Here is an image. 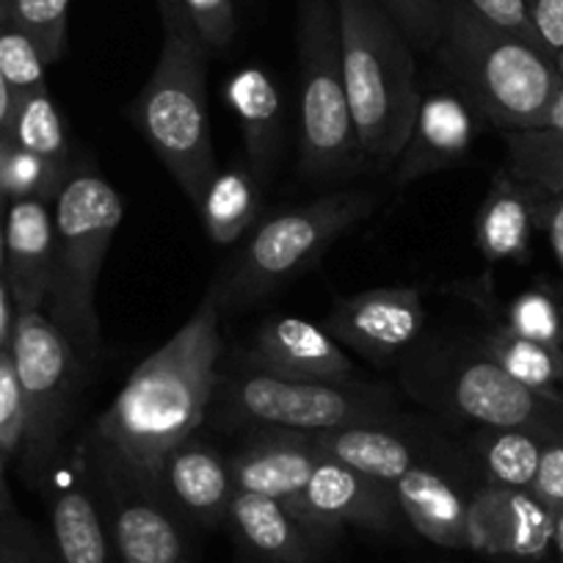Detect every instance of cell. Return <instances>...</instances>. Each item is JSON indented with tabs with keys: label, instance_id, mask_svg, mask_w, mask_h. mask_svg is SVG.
Returning <instances> with one entry per match:
<instances>
[{
	"label": "cell",
	"instance_id": "277c9868",
	"mask_svg": "<svg viewBox=\"0 0 563 563\" xmlns=\"http://www.w3.org/2000/svg\"><path fill=\"white\" fill-rule=\"evenodd\" d=\"M205 73L208 51L188 34H166L158 64L133 102L141 135L194 208L216 172Z\"/></svg>",
	"mask_w": 563,
	"mask_h": 563
},
{
	"label": "cell",
	"instance_id": "b9f144b4",
	"mask_svg": "<svg viewBox=\"0 0 563 563\" xmlns=\"http://www.w3.org/2000/svg\"><path fill=\"white\" fill-rule=\"evenodd\" d=\"M536 224L544 230L552 254L563 271V199L561 197H536Z\"/></svg>",
	"mask_w": 563,
	"mask_h": 563
},
{
	"label": "cell",
	"instance_id": "bcb514c9",
	"mask_svg": "<svg viewBox=\"0 0 563 563\" xmlns=\"http://www.w3.org/2000/svg\"><path fill=\"white\" fill-rule=\"evenodd\" d=\"M12 113H14V95L7 86V80L0 78V141L9 135V128H12Z\"/></svg>",
	"mask_w": 563,
	"mask_h": 563
},
{
	"label": "cell",
	"instance_id": "ab89813d",
	"mask_svg": "<svg viewBox=\"0 0 563 563\" xmlns=\"http://www.w3.org/2000/svg\"><path fill=\"white\" fill-rule=\"evenodd\" d=\"M530 492L544 503L550 511H563V442L552 440L541 456L539 473H536Z\"/></svg>",
	"mask_w": 563,
	"mask_h": 563
},
{
	"label": "cell",
	"instance_id": "f6af8a7d",
	"mask_svg": "<svg viewBox=\"0 0 563 563\" xmlns=\"http://www.w3.org/2000/svg\"><path fill=\"white\" fill-rule=\"evenodd\" d=\"M533 130H555V133H563V84L558 86L555 95L550 97V102H547V108L541 111Z\"/></svg>",
	"mask_w": 563,
	"mask_h": 563
},
{
	"label": "cell",
	"instance_id": "ba28073f",
	"mask_svg": "<svg viewBox=\"0 0 563 563\" xmlns=\"http://www.w3.org/2000/svg\"><path fill=\"white\" fill-rule=\"evenodd\" d=\"M224 411L238 422L316 434L343 426H378L389 420L393 398L384 387L349 382H288L243 371L227 382Z\"/></svg>",
	"mask_w": 563,
	"mask_h": 563
},
{
	"label": "cell",
	"instance_id": "2e32d148",
	"mask_svg": "<svg viewBox=\"0 0 563 563\" xmlns=\"http://www.w3.org/2000/svg\"><path fill=\"white\" fill-rule=\"evenodd\" d=\"M56 271V227L45 199H18L3 213V279L18 312L42 310Z\"/></svg>",
	"mask_w": 563,
	"mask_h": 563
},
{
	"label": "cell",
	"instance_id": "9a60e30c",
	"mask_svg": "<svg viewBox=\"0 0 563 563\" xmlns=\"http://www.w3.org/2000/svg\"><path fill=\"white\" fill-rule=\"evenodd\" d=\"M243 360L246 371L288 382L343 384L351 378V360L338 340L305 318L279 316L265 321Z\"/></svg>",
	"mask_w": 563,
	"mask_h": 563
},
{
	"label": "cell",
	"instance_id": "d6a6232c",
	"mask_svg": "<svg viewBox=\"0 0 563 563\" xmlns=\"http://www.w3.org/2000/svg\"><path fill=\"white\" fill-rule=\"evenodd\" d=\"M508 323L519 338L563 351V301L550 290H528L508 305Z\"/></svg>",
	"mask_w": 563,
	"mask_h": 563
},
{
	"label": "cell",
	"instance_id": "7c38bea8",
	"mask_svg": "<svg viewBox=\"0 0 563 563\" xmlns=\"http://www.w3.org/2000/svg\"><path fill=\"white\" fill-rule=\"evenodd\" d=\"M426 323V307L417 288H378L349 296L334 305L327 332L340 345L360 351L367 360L384 362L415 343Z\"/></svg>",
	"mask_w": 563,
	"mask_h": 563
},
{
	"label": "cell",
	"instance_id": "f907efd6",
	"mask_svg": "<svg viewBox=\"0 0 563 563\" xmlns=\"http://www.w3.org/2000/svg\"><path fill=\"white\" fill-rule=\"evenodd\" d=\"M3 213V210H0ZM0 252H3V216H0Z\"/></svg>",
	"mask_w": 563,
	"mask_h": 563
},
{
	"label": "cell",
	"instance_id": "5b68a950",
	"mask_svg": "<svg viewBox=\"0 0 563 563\" xmlns=\"http://www.w3.org/2000/svg\"><path fill=\"white\" fill-rule=\"evenodd\" d=\"M384 202L382 191L349 188L323 194L316 202L285 210L265 221L241 257L213 285L221 310H243L263 296L285 288L318 263L343 232L371 219Z\"/></svg>",
	"mask_w": 563,
	"mask_h": 563
},
{
	"label": "cell",
	"instance_id": "7a4b0ae2",
	"mask_svg": "<svg viewBox=\"0 0 563 563\" xmlns=\"http://www.w3.org/2000/svg\"><path fill=\"white\" fill-rule=\"evenodd\" d=\"M345 95L365 161L395 164L415 124V53L378 0H338Z\"/></svg>",
	"mask_w": 563,
	"mask_h": 563
},
{
	"label": "cell",
	"instance_id": "1f68e13d",
	"mask_svg": "<svg viewBox=\"0 0 563 563\" xmlns=\"http://www.w3.org/2000/svg\"><path fill=\"white\" fill-rule=\"evenodd\" d=\"M69 0H0V20L36 45L45 64H56L67 51Z\"/></svg>",
	"mask_w": 563,
	"mask_h": 563
},
{
	"label": "cell",
	"instance_id": "ffe728a7",
	"mask_svg": "<svg viewBox=\"0 0 563 563\" xmlns=\"http://www.w3.org/2000/svg\"><path fill=\"white\" fill-rule=\"evenodd\" d=\"M224 97L241 124L249 172L257 180H268L285 144V117L274 80L265 69L246 67L227 80Z\"/></svg>",
	"mask_w": 563,
	"mask_h": 563
},
{
	"label": "cell",
	"instance_id": "5bb4252c",
	"mask_svg": "<svg viewBox=\"0 0 563 563\" xmlns=\"http://www.w3.org/2000/svg\"><path fill=\"white\" fill-rule=\"evenodd\" d=\"M555 511L530 489L486 486L470 497L467 547L486 555L541 558L552 544Z\"/></svg>",
	"mask_w": 563,
	"mask_h": 563
},
{
	"label": "cell",
	"instance_id": "4fadbf2b",
	"mask_svg": "<svg viewBox=\"0 0 563 563\" xmlns=\"http://www.w3.org/2000/svg\"><path fill=\"white\" fill-rule=\"evenodd\" d=\"M451 393L456 409L486 429H536L550 434L563 420L561 398L525 387L489 356L459 367Z\"/></svg>",
	"mask_w": 563,
	"mask_h": 563
},
{
	"label": "cell",
	"instance_id": "e575fe53",
	"mask_svg": "<svg viewBox=\"0 0 563 563\" xmlns=\"http://www.w3.org/2000/svg\"><path fill=\"white\" fill-rule=\"evenodd\" d=\"M0 563H58L51 536L40 533L14 506L0 508Z\"/></svg>",
	"mask_w": 563,
	"mask_h": 563
},
{
	"label": "cell",
	"instance_id": "7dc6e473",
	"mask_svg": "<svg viewBox=\"0 0 563 563\" xmlns=\"http://www.w3.org/2000/svg\"><path fill=\"white\" fill-rule=\"evenodd\" d=\"M552 544H555L558 555H561V563H563V511L555 514V533H552Z\"/></svg>",
	"mask_w": 563,
	"mask_h": 563
},
{
	"label": "cell",
	"instance_id": "7bdbcfd3",
	"mask_svg": "<svg viewBox=\"0 0 563 563\" xmlns=\"http://www.w3.org/2000/svg\"><path fill=\"white\" fill-rule=\"evenodd\" d=\"M12 334H14L12 296H9L7 279H3V274H0V354L12 349Z\"/></svg>",
	"mask_w": 563,
	"mask_h": 563
},
{
	"label": "cell",
	"instance_id": "e0dca14e",
	"mask_svg": "<svg viewBox=\"0 0 563 563\" xmlns=\"http://www.w3.org/2000/svg\"><path fill=\"white\" fill-rule=\"evenodd\" d=\"M475 139L473 106L464 97L434 91L420 97L404 153L395 161V186H409L426 175L459 164Z\"/></svg>",
	"mask_w": 563,
	"mask_h": 563
},
{
	"label": "cell",
	"instance_id": "484cf974",
	"mask_svg": "<svg viewBox=\"0 0 563 563\" xmlns=\"http://www.w3.org/2000/svg\"><path fill=\"white\" fill-rule=\"evenodd\" d=\"M197 208L202 213L210 241L219 246H230L254 224L260 213L257 177L238 166L224 172L216 169Z\"/></svg>",
	"mask_w": 563,
	"mask_h": 563
},
{
	"label": "cell",
	"instance_id": "83f0119b",
	"mask_svg": "<svg viewBox=\"0 0 563 563\" xmlns=\"http://www.w3.org/2000/svg\"><path fill=\"white\" fill-rule=\"evenodd\" d=\"M484 356H489L495 365L511 378H517L525 387L536 389L541 395L558 398L555 387L563 384V351L541 345L536 340L519 338L511 329H497L484 340Z\"/></svg>",
	"mask_w": 563,
	"mask_h": 563
},
{
	"label": "cell",
	"instance_id": "44dd1931",
	"mask_svg": "<svg viewBox=\"0 0 563 563\" xmlns=\"http://www.w3.org/2000/svg\"><path fill=\"white\" fill-rule=\"evenodd\" d=\"M227 522L254 555L271 563H312L318 555L316 533L271 497L235 489Z\"/></svg>",
	"mask_w": 563,
	"mask_h": 563
},
{
	"label": "cell",
	"instance_id": "52a82bcc",
	"mask_svg": "<svg viewBox=\"0 0 563 563\" xmlns=\"http://www.w3.org/2000/svg\"><path fill=\"white\" fill-rule=\"evenodd\" d=\"M299 62L301 175L312 180L354 175L365 164V155L356 139L349 95H345L338 0L299 3Z\"/></svg>",
	"mask_w": 563,
	"mask_h": 563
},
{
	"label": "cell",
	"instance_id": "681fc988",
	"mask_svg": "<svg viewBox=\"0 0 563 563\" xmlns=\"http://www.w3.org/2000/svg\"><path fill=\"white\" fill-rule=\"evenodd\" d=\"M552 64H555L558 75H561V78H563V51L555 53V58H552Z\"/></svg>",
	"mask_w": 563,
	"mask_h": 563
},
{
	"label": "cell",
	"instance_id": "60d3db41",
	"mask_svg": "<svg viewBox=\"0 0 563 563\" xmlns=\"http://www.w3.org/2000/svg\"><path fill=\"white\" fill-rule=\"evenodd\" d=\"M541 47L555 58L563 51V0H522Z\"/></svg>",
	"mask_w": 563,
	"mask_h": 563
},
{
	"label": "cell",
	"instance_id": "d6986e66",
	"mask_svg": "<svg viewBox=\"0 0 563 563\" xmlns=\"http://www.w3.org/2000/svg\"><path fill=\"white\" fill-rule=\"evenodd\" d=\"M321 456L312 448L310 437L299 431H276L260 440H252L246 448L227 459L235 489L254 492V495L279 500L282 506L294 503L310 484Z\"/></svg>",
	"mask_w": 563,
	"mask_h": 563
},
{
	"label": "cell",
	"instance_id": "6da1fadb",
	"mask_svg": "<svg viewBox=\"0 0 563 563\" xmlns=\"http://www.w3.org/2000/svg\"><path fill=\"white\" fill-rule=\"evenodd\" d=\"M219 299L210 288L197 312L135 367L113 404L97 417L91 445L100 473L158 486L169 453L197 434L219 393Z\"/></svg>",
	"mask_w": 563,
	"mask_h": 563
},
{
	"label": "cell",
	"instance_id": "d590c367",
	"mask_svg": "<svg viewBox=\"0 0 563 563\" xmlns=\"http://www.w3.org/2000/svg\"><path fill=\"white\" fill-rule=\"evenodd\" d=\"M180 3L188 31L205 51L213 53L230 47L238 31L232 0H180Z\"/></svg>",
	"mask_w": 563,
	"mask_h": 563
},
{
	"label": "cell",
	"instance_id": "cb8c5ba5",
	"mask_svg": "<svg viewBox=\"0 0 563 563\" xmlns=\"http://www.w3.org/2000/svg\"><path fill=\"white\" fill-rule=\"evenodd\" d=\"M310 437L312 448L321 459L338 462L343 467L356 470L367 478L395 484L404 473L417 464L409 442L395 431L378 426H343V429L316 431Z\"/></svg>",
	"mask_w": 563,
	"mask_h": 563
},
{
	"label": "cell",
	"instance_id": "ee69618b",
	"mask_svg": "<svg viewBox=\"0 0 563 563\" xmlns=\"http://www.w3.org/2000/svg\"><path fill=\"white\" fill-rule=\"evenodd\" d=\"M155 7H158L161 20H164L166 34H188V36H191V31H188V25H186V18H183L180 0H155Z\"/></svg>",
	"mask_w": 563,
	"mask_h": 563
},
{
	"label": "cell",
	"instance_id": "30bf717a",
	"mask_svg": "<svg viewBox=\"0 0 563 563\" xmlns=\"http://www.w3.org/2000/svg\"><path fill=\"white\" fill-rule=\"evenodd\" d=\"M97 495L119 563H188L186 519L155 484L102 473Z\"/></svg>",
	"mask_w": 563,
	"mask_h": 563
},
{
	"label": "cell",
	"instance_id": "8d00e7d4",
	"mask_svg": "<svg viewBox=\"0 0 563 563\" xmlns=\"http://www.w3.org/2000/svg\"><path fill=\"white\" fill-rule=\"evenodd\" d=\"M411 47L434 51L442 40V0H378Z\"/></svg>",
	"mask_w": 563,
	"mask_h": 563
},
{
	"label": "cell",
	"instance_id": "7402d4cb",
	"mask_svg": "<svg viewBox=\"0 0 563 563\" xmlns=\"http://www.w3.org/2000/svg\"><path fill=\"white\" fill-rule=\"evenodd\" d=\"M400 514L406 522L440 547H467L470 500L445 478L429 467H415L393 484Z\"/></svg>",
	"mask_w": 563,
	"mask_h": 563
},
{
	"label": "cell",
	"instance_id": "8fae6325",
	"mask_svg": "<svg viewBox=\"0 0 563 563\" xmlns=\"http://www.w3.org/2000/svg\"><path fill=\"white\" fill-rule=\"evenodd\" d=\"M285 508L312 533L334 530L340 525L393 530L404 519L393 484L367 478V475L329 462V459L318 462L310 484Z\"/></svg>",
	"mask_w": 563,
	"mask_h": 563
},
{
	"label": "cell",
	"instance_id": "74e56055",
	"mask_svg": "<svg viewBox=\"0 0 563 563\" xmlns=\"http://www.w3.org/2000/svg\"><path fill=\"white\" fill-rule=\"evenodd\" d=\"M25 406L14 371L12 349L0 354V456H14L23 451Z\"/></svg>",
	"mask_w": 563,
	"mask_h": 563
},
{
	"label": "cell",
	"instance_id": "f35d334b",
	"mask_svg": "<svg viewBox=\"0 0 563 563\" xmlns=\"http://www.w3.org/2000/svg\"><path fill=\"white\" fill-rule=\"evenodd\" d=\"M462 3L473 9L475 14H481L484 20H489L492 25H497V29L508 31V34L519 36V40L530 42V45H536L539 51H544L539 36H536L528 12H525L522 0H462ZM547 56H550V53H547Z\"/></svg>",
	"mask_w": 563,
	"mask_h": 563
},
{
	"label": "cell",
	"instance_id": "4316f807",
	"mask_svg": "<svg viewBox=\"0 0 563 563\" xmlns=\"http://www.w3.org/2000/svg\"><path fill=\"white\" fill-rule=\"evenodd\" d=\"M555 440L536 429H489L478 440V456L492 486L530 489L547 445Z\"/></svg>",
	"mask_w": 563,
	"mask_h": 563
},
{
	"label": "cell",
	"instance_id": "3957f363",
	"mask_svg": "<svg viewBox=\"0 0 563 563\" xmlns=\"http://www.w3.org/2000/svg\"><path fill=\"white\" fill-rule=\"evenodd\" d=\"M437 51L462 84L470 106L503 133L533 130L563 84L544 51L492 25L462 0H442Z\"/></svg>",
	"mask_w": 563,
	"mask_h": 563
},
{
	"label": "cell",
	"instance_id": "c3c4849f",
	"mask_svg": "<svg viewBox=\"0 0 563 563\" xmlns=\"http://www.w3.org/2000/svg\"><path fill=\"white\" fill-rule=\"evenodd\" d=\"M12 506V497H9L7 481H3V456H0V508Z\"/></svg>",
	"mask_w": 563,
	"mask_h": 563
},
{
	"label": "cell",
	"instance_id": "9c48e42d",
	"mask_svg": "<svg viewBox=\"0 0 563 563\" xmlns=\"http://www.w3.org/2000/svg\"><path fill=\"white\" fill-rule=\"evenodd\" d=\"M75 349L42 310L18 312L12 334V360L25 406L23 459L31 475L53 462L73 404Z\"/></svg>",
	"mask_w": 563,
	"mask_h": 563
},
{
	"label": "cell",
	"instance_id": "f1b7e54d",
	"mask_svg": "<svg viewBox=\"0 0 563 563\" xmlns=\"http://www.w3.org/2000/svg\"><path fill=\"white\" fill-rule=\"evenodd\" d=\"M508 175L536 197L563 199V133L517 130L506 133Z\"/></svg>",
	"mask_w": 563,
	"mask_h": 563
},
{
	"label": "cell",
	"instance_id": "816d5d0a",
	"mask_svg": "<svg viewBox=\"0 0 563 563\" xmlns=\"http://www.w3.org/2000/svg\"><path fill=\"white\" fill-rule=\"evenodd\" d=\"M0 274H3V252H0Z\"/></svg>",
	"mask_w": 563,
	"mask_h": 563
},
{
	"label": "cell",
	"instance_id": "8992f818",
	"mask_svg": "<svg viewBox=\"0 0 563 563\" xmlns=\"http://www.w3.org/2000/svg\"><path fill=\"white\" fill-rule=\"evenodd\" d=\"M124 219V205L113 186L91 172L64 183L56 197V271H53L51 310L58 332L75 354L91 360L100 345L95 290L113 235Z\"/></svg>",
	"mask_w": 563,
	"mask_h": 563
},
{
	"label": "cell",
	"instance_id": "ac0fdd59",
	"mask_svg": "<svg viewBox=\"0 0 563 563\" xmlns=\"http://www.w3.org/2000/svg\"><path fill=\"white\" fill-rule=\"evenodd\" d=\"M158 489L183 519H191L202 528L227 522V508L235 495L227 459L194 437L169 453L161 467Z\"/></svg>",
	"mask_w": 563,
	"mask_h": 563
},
{
	"label": "cell",
	"instance_id": "d4e9b609",
	"mask_svg": "<svg viewBox=\"0 0 563 563\" xmlns=\"http://www.w3.org/2000/svg\"><path fill=\"white\" fill-rule=\"evenodd\" d=\"M51 544L58 563H119L100 500L86 486H67L53 497Z\"/></svg>",
	"mask_w": 563,
	"mask_h": 563
},
{
	"label": "cell",
	"instance_id": "4dcf8cb0",
	"mask_svg": "<svg viewBox=\"0 0 563 563\" xmlns=\"http://www.w3.org/2000/svg\"><path fill=\"white\" fill-rule=\"evenodd\" d=\"M67 180V166L29 153L9 135L0 141V210L18 199H45L47 202L62 194Z\"/></svg>",
	"mask_w": 563,
	"mask_h": 563
},
{
	"label": "cell",
	"instance_id": "603a6c76",
	"mask_svg": "<svg viewBox=\"0 0 563 563\" xmlns=\"http://www.w3.org/2000/svg\"><path fill=\"white\" fill-rule=\"evenodd\" d=\"M536 227V194L511 175H497L475 219V246L489 265L525 263Z\"/></svg>",
	"mask_w": 563,
	"mask_h": 563
},
{
	"label": "cell",
	"instance_id": "f546056e",
	"mask_svg": "<svg viewBox=\"0 0 563 563\" xmlns=\"http://www.w3.org/2000/svg\"><path fill=\"white\" fill-rule=\"evenodd\" d=\"M9 139L20 144L29 153L40 158L53 161V164L67 166L69 161V139L64 119L58 113L56 102L51 100L47 89L34 91V95L14 97L12 128Z\"/></svg>",
	"mask_w": 563,
	"mask_h": 563
},
{
	"label": "cell",
	"instance_id": "836d02e7",
	"mask_svg": "<svg viewBox=\"0 0 563 563\" xmlns=\"http://www.w3.org/2000/svg\"><path fill=\"white\" fill-rule=\"evenodd\" d=\"M45 69L47 64L34 42L0 20V78L7 80L12 95L23 97L47 89Z\"/></svg>",
	"mask_w": 563,
	"mask_h": 563
}]
</instances>
